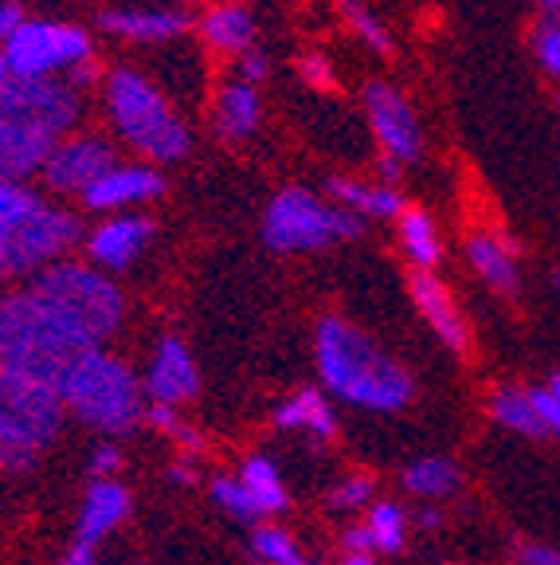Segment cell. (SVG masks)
I'll use <instances>...</instances> for the list:
<instances>
[{
  "instance_id": "obj_1",
  "label": "cell",
  "mask_w": 560,
  "mask_h": 565,
  "mask_svg": "<svg viewBox=\"0 0 560 565\" xmlns=\"http://www.w3.org/2000/svg\"><path fill=\"white\" fill-rule=\"evenodd\" d=\"M314 358L333 397L365 413H400L412 405L416 381L408 365L385 353L345 318L325 315L314 330Z\"/></svg>"
},
{
  "instance_id": "obj_2",
  "label": "cell",
  "mask_w": 560,
  "mask_h": 565,
  "mask_svg": "<svg viewBox=\"0 0 560 565\" xmlns=\"http://www.w3.org/2000/svg\"><path fill=\"white\" fill-rule=\"evenodd\" d=\"M90 350L103 345L35 287H20L0 299V365L60 388L71 365Z\"/></svg>"
},
{
  "instance_id": "obj_3",
  "label": "cell",
  "mask_w": 560,
  "mask_h": 565,
  "mask_svg": "<svg viewBox=\"0 0 560 565\" xmlns=\"http://www.w3.org/2000/svg\"><path fill=\"white\" fill-rule=\"evenodd\" d=\"M103 103L115 134L133 153H141V158L169 166V161H181L189 153V146H193V134L181 122V115H176L173 103L165 98V90L149 79V75H141V71L133 67L106 71Z\"/></svg>"
},
{
  "instance_id": "obj_4",
  "label": "cell",
  "mask_w": 560,
  "mask_h": 565,
  "mask_svg": "<svg viewBox=\"0 0 560 565\" xmlns=\"http://www.w3.org/2000/svg\"><path fill=\"white\" fill-rule=\"evenodd\" d=\"M67 413L103 436L133 433L146 416V388L130 365L110 350H90L71 365L60 385Z\"/></svg>"
},
{
  "instance_id": "obj_5",
  "label": "cell",
  "mask_w": 560,
  "mask_h": 565,
  "mask_svg": "<svg viewBox=\"0 0 560 565\" xmlns=\"http://www.w3.org/2000/svg\"><path fill=\"white\" fill-rule=\"evenodd\" d=\"M365 232V221L337 204L322 201L310 189H282L271 196L263 212V239L279 256H298V252H325L337 239H357Z\"/></svg>"
},
{
  "instance_id": "obj_6",
  "label": "cell",
  "mask_w": 560,
  "mask_h": 565,
  "mask_svg": "<svg viewBox=\"0 0 560 565\" xmlns=\"http://www.w3.org/2000/svg\"><path fill=\"white\" fill-rule=\"evenodd\" d=\"M35 291L52 299L55 307L67 310L98 345L106 338H115L118 327H122V315H126V299L118 291L115 279H106V271L90 264H71V259H60V264L44 267L40 275H32Z\"/></svg>"
},
{
  "instance_id": "obj_7",
  "label": "cell",
  "mask_w": 560,
  "mask_h": 565,
  "mask_svg": "<svg viewBox=\"0 0 560 565\" xmlns=\"http://www.w3.org/2000/svg\"><path fill=\"white\" fill-rule=\"evenodd\" d=\"M0 55H4V67H9L12 79H55L60 71L67 75L71 67L90 60L95 40L79 24L24 20V28L0 47Z\"/></svg>"
},
{
  "instance_id": "obj_8",
  "label": "cell",
  "mask_w": 560,
  "mask_h": 565,
  "mask_svg": "<svg viewBox=\"0 0 560 565\" xmlns=\"http://www.w3.org/2000/svg\"><path fill=\"white\" fill-rule=\"evenodd\" d=\"M63 413L60 388L0 365V440L44 451L60 436Z\"/></svg>"
},
{
  "instance_id": "obj_9",
  "label": "cell",
  "mask_w": 560,
  "mask_h": 565,
  "mask_svg": "<svg viewBox=\"0 0 560 565\" xmlns=\"http://www.w3.org/2000/svg\"><path fill=\"white\" fill-rule=\"evenodd\" d=\"M83 239V221L75 212L40 204L17 228V236L0 247V279H20V275H40L44 267L60 264L63 252Z\"/></svg>"
},
{
  "instance_id": "obj_10",
  "label": "cell",
  "mask_w": 560,
  "mask_h": 565,
  "mask_svg": "<svg viewBox=\"0 0 560 565\" xmlns=\"http://www.w3.org/2000/svg\"><path fill=\"white\" fill-rule=\"evenodd\" d=\"M83 115V95L67 79H4L0 83V122L67 138Z\"/></svg>"
},
{
  "instance_id": "obj_11",
  "label": "cell",
  "mask_w": 560,
  "mask_h": 565,
  "mask_svg": "<svg viewBox=\"0 0 560 565\" xmlns=\"http://www.w3.org/2000/svg\"><path fill=\"white\" fill-rule=\"evenodd\" d=\"M365 115H368L373 134H377V141L385 146V158L400 161V166L420 161L423 130H420V118H416V106L403 98V90H396L392 83H385V79H368Z\"/></svg>"
},
{
  "instance_id": "obj_12",
  "label": "cell",
  "mask_w": 560,
  "mask_h": 565,
  "mask_svg": "<svg viewBox=\"0 0 560 565\" xmlns=\"http://www.w3.org/2000/svg\"><path fill=\"white\" fill-rule=\"evenodd\" d=\"M115 146L98 134H67V138L55 141L52 158L44 166V185L52 193H75L83 196L98 177H106L115 169Z\"/></svg>"
},
{
  "instance_id": "obj_13",
  "label": "cell",
  "mask_w": 560,
  "mask_h": 565,
  "mask_svg": "<svg viewBox=\"0 0 560 565\" xmlns=\"http://www.w3.org/2000/svg\"><path fill=\"white\" fill-rule=\"evenodd\" d=\"M141 388H146V397L153 401V405H165V408L189 405V401L196 397V388H201L193 350H189L181 338H161L153 358H149Z\"/></svg>"
},
{
  "instance_id": "obj_14",
  "label": "cell",
  "mask_w": 560,
  "mask_h": 565,
  "mask_svg": "<svg viewBox=\"0 0 560 565\" xmlns=\"http://www.w3.org/2000/svg\"><path fill=\"white\" fill-rule=\"evenodd\" d=\"M153 232H158V224L149 221V216H130V212L95 224L83 236L90 267H98V271H126L130 264H138V256L149 247Z\"/></svg>"
},
{
  "instance_id": "obj_15",
  "label": "cell",
  "mask_w": 560,
  "mask_h": 565,
  "mask_svg": "<svg viewBox=\"0 0 560 565\" xmlns=\"http://www.w3.org/2000/svg\"><path fill=\"white\" fill-rule=\"evenodd\" d=\"M161 193H165L161 169L133 161V166H115L106 177H98L79 201L87 212H126V209H138V204L158 201Z\"/></svg>"
},
{
  "instance_id": "obj_16",
  "label": "cell",
  "mask_w": 560,
  "mask_h": 565,
  "mask_svg": "<svg viewBox=\"0 0 560 565\" xmlns=\"http://www.w3.org/2000/svg\"><path fill=\"white\" fill-rule=\"evenodd\" d=\"M408 291H412L416 310L428 318V327L439 334V342L451 345L455 353L471 350V330H466L463 315H459L455 295L446 291V282L439 279L435 271H412V279H408Z\"/></svg>"
},
{
  "instance_id": "obj_17",
  "label": "cell",
  "mask_w": 560,
  "mask_h": 565,
  "mask_svg": "<svg viewBox=\"0 0 560 565\" xmlns=\"http://www.w3.org/2000/svg\"><path fill=\"white\" fill-rule=\"evenodd\" d=\"M98 28L130 44H169L189 32V17L173 9H106L98 12Z\"/></svg>"
},
{
  "instance_id": "obj_18",
  "label": "cell",
  "mask_w": 560,
  "mask_h": 565,
  "mask_svg": "<svg viewBox=\"0 0 560 565\" xmlns=\"http://www.w3.org/2000/svg\"><path fill=\"white\" fill-rule=\"evenodd\" d=\"M55 141L60 138H52V134L0 122V181H9V185H24V181H32L35 173H44L47 158H52V150H55Z\"/></svg>"
},
{
  "instance_id": "obj_19",
  "label": "cell",
  "mask_w": 560,
  "mask_h": 565,
  "mask_svg": "<svg viewBox=\"0 0 560 565\" xmlns=\"http://www.w3.org/2000/svg\"><path fill=\"white\" fill-rule=\"evenodd\" d=\"M274 424H279L282 433L306 436L310 444H330L333 436H337V413H333L330 397L314 385L294 388V393L274 408Z\"/></svg>"
},
{
  "instance_id": "obj_20",
  "label": "cell",
  "mask_w": 560,
  "mask_h": 565,
  "mask_svg": "<svg viewBox=\"0 0 560 565\" xmlns=\"http://www.w3.org/2000/svg\"><path fill=\"white\" fill-rule=\"evenodd\" d=\"M325 193L333 196V204L360 221H400V212L408 209L396 185H385V181H357V177H330L325 181Z\"/></svg>"
},
{
  "instance_id": "obj_21",
  "label": "cell",
  "mask_w": 560,
  "mask_h": 565,
  "mask_svg": "<svg viewBox=\"0 0 560 565\" xmlns=\"http://www.w3.org/2000/svg\"><path fill=\"white\" fill-rule=\"evenodd\" d=\"M130 491L115 479H95L83 494V511H79V542L83 546H98V542L118 530L130 519Z\"/></svg>"
},
{
  "instance_id": "obj_22",
  "label": "cell",
  "mask_w": 560,
  "mask_h": 565,
  "mask_svg": "<svg viewBox=\"0 0 560 565\" xmlns=\"http://www.w3.org/2000/svg\"><path fill=\"white\" fill-rule=\"evenodd\" d=\"M263 122V98H259V87L244 79H231L228 87L216 95V106H212V126L224 141H244L251 138Z\"/></svg>"
},
{
  "instance_id": "obj_23",
  "label": "cell",
  "mask_w": 560,
  "mask_h": 565,
  "mask_svg": "<svg viewBox=\"0 0 560 565\" xmlns=\"http://www.w3.org/2000/svg\"><path fill=\"white\" fill-rule=\"evenodd\" d=\"M466 256H471V267L478 271V279L486 287H494L498 295H517V247L506 244L494 232H474L466 236Z\"/></svg>"
},
{
  "instance_id": "obj_24",
  "label": "cell",
  "mask_w": 560,
  "mask_h": 565,
  "mask_svg": "<svg viewBox=\"0 0 560 565\" xmlns=\"http://www.w3.org/2000/svg\"><path fill=\"white\" fill-rule=\"evenodd\" d=\"M201 35L212 52L247 55L255 44V17L244 9V4H236V0H228V4H212V9L201 17Z\"/></svg>"
},
{
  "instance_id": "obj_25",
  "label": "cell",
  "mask_w": 560,
  "mask_h": 565,
  "mask_svg": "<svg viewBox=\"0 0 560 565\" xmlns=\"http://www.w3.org/2000/svg\"><path fill=\"white\" fill-rule=\"evenodd\" d=\"M396 236H400L403 256L412 259L416 271H435L439 259H443V239H439V228L420 204H408L396 221Z\"/></svg>"
},
{
  "instance_id": "obj_26",
  "label": "cell",
  "mask_w": 560,
  "mask_h": 565,
  "mask_svg": "<svg viewBox=\"0 0 560 565\" xmlns=\"http://www.w3.org/2000/svg\"><path fill=\"white\" fill-rule=\"evenodd\" d=\"M491 416L502 424V428H509V433H517V436H529V440L549 436L545 433L541 413H537V405H534V388H521V385L494 388L491 393Z\"/></svg>"
},
{
  "instance_id": "obj_27",
  "label": "cell",
  "mask_w": 560,
  "mask_h": 565,
  "mask_svg": "<svg viewBox=\"0 0 560 565\" xmlns=\"http://www.w3.org/2000/svg\"><path fill=\"white\" fill-rule=\"evenodd\" d=\"M239 483H244V491L251 494L259 519H263V514H282L290 507L287 483H282L279 468H274L267 456H247L244 468H239Z\"/></svg>"
},
{
  "instance_id": "obj_28",
  "label": "cell",
  "mask_w": 560,
  "mask_h": 565,
  "mask_svg": "<svg viewBox=\"0 0 560 565\" xmlns=\"http://www.w3.org/2000/svg\"><path fill=\"white\" fill-rule=\"evenodd\" d=\"M365 530L368 546L373 554H400L403 542H408V514H403L400 503H388V499H377V503L365 511Z\"/></svg>"
},
{
  "instance_id": "obj_29",
  "label": "cell",
  "mask_w": 560,
  "mask_h": 565,
  "mask_svg": "<svg viewBox=\"0 0 560 565\" xmlns=\"http://www.w3.org/2000/svg\"><path fill=\"white\" fill-rule=\"evenodd\" d=\"M403 487H408V494L428 499V503H435V499H451V494L459 491V468L443 456L416 459L412 468L403 471Z\"/></svg>"
},
{
  "instance_id": "obj_30",
  "label": "cell",
  "mask_w": 560,
  "mask_h": 565,
  "mask_svg": "<svg viewBox=\"0 0 560 565\" xmlns=\"http://www.w3.org/2000/svg\"><path fill=\"white\" fill-rule=\"evenodd\" d=\"M251 554L259 565H317L310 562L302 550H298V542L290 539L282 526H259L251 534Z\"/></svg>"
},
{
  "instance_id": "obj_31",
  "label": "cell",
  "mask_w": 560,
  "mask_h": 565,
  "mask_svg": "<svg viewBox=\"0 0 560 565\" xmlns=\"http://www.w3.org/2000/svg\"><path fill=\"white\" fill-rule=\"evenodd\" d=\"M40 204H44V201H40L32 189L0 181V247L17 236V228L28 221V216H32L35 209H40Z\"/></svg>"
},
{
  "instance_id": "obj_32",
  "label": "cell",
  "mask_w": 560,
  "mask_h": 565,
  "mask_svg": "<svg viewBox=\"0 0 560 565\" xmlns=\"http://www.w3.org/2000/svg\"><path fill=\"white\" fill-rule=\"evenodd\" d=\"M342 17H345V24L353 28V35H360L373 52H380V55L392 52V35H388V28L380 24V17L368 9V4H360V0H342Z\"/></svg>"
},
{
  "instance_id": "obj_33",
  "label": "cell",
  "mask_w": 560,
  "mask_h": 565,
  "mask_svg": "<svg viewBox=\"0 0 560 565\" xmlns=\"http://www.w3.org/2000/svg\"><path fill=\"white\" fill-rule=\"evenodd\" d=\"M208 491H212V503H216L219 511H228L231 519H239V522H255V519H259V511H255L251 494L244 491L239 476H216L208 483Z\"/></svg>"
},
{
  "instance_id": "obj_34",
  "label": "cell",
  "mask_w": 560,
  "mask_h": 565,
  "mask_svg": "<svg viewBox=\"0 0 560 565\" xmlns=\"http://www.w3.org/2000/svg\"><path fill=\"white\" fill-rule=\"evenodd\" d=\"M373 494H377L373 476L353 471V476H345L342 483L330 491V507L333 511H360V507H373Z\"/></svg>"
},
{
  "instance_id": "obj_35",
  "label": "cell",
  "mask_w": 560,
  "mask_h": 565,
  "mask_svg": "<svg viewBox=\"0 0 560 565\" xmlns=\"http://www.w3.org/2000/svg\"><path fill=\"white\" fill-rule=\"evenodd\" d=\"M534 55L552 79H560V17H545L534 28Z\"/></svg>"
},
{
  "instance_id": "obj_36",
  "label": "cell",
  "mask_w": 560,
  "mask_h": 565,
  "mask_svg": "<svg viewBox=\"0 0 560 565\" xmlns=\"http://www.w3.org/2000/svg\"><path fill=\"white\" fill-rule=\"evenodd\" d=\"M298 75L306 79V87L322 90V95L337 90V75H333L330 60H325L322 52H306V55H302V60H298Z\"/></svg>"
},
{
  "instance_id": "obj_37",
  "label": "cell",
  "mask_w": 560,
  "mask_h": 565,
  "mask_svg": "<svg viewBox=\"0 0 560 565\" xmlns=\"http://www.w3.org/2000/svg\"><path fill=\"white\" fill-rule=\"evenodd\" d=\"M35 463H40V451L24 448V444L0 440V471H4V476H24Z\"/></svg>"
},
{
  "instance_id": "obj_38",
  "label": "cell",
  "mask_w": 560,
  "mask_h": 565,
  "mask_svg": "<svg viewBox=\"0 0 560 565\" xmlns=\"http://www.w3.org/2000/svg\"><path fill=\"white\" fill-rule=\"evenodd\" d=\"M118 468H122V451H118V444H98V448L90 451V471H95L98 479H110Z\"/></svg>"
},
{
  "instance_id": "obj_39",
  "label": "cell",
  "mask_w": 560,
  "mask_h": 565,
  "mask_svg": "<svg viewBox=\"0 0 560 565\" xmlns=\"http://www.w3.org/2000/svg\"><path fill=\"white\" fill-rule=\"evenodd\" d=\"M103 79H106V75H103V67L95 63V55H90V60H83L79 67H71V71H67V83H71L75 90H79V95H83V90H90V87H98Z\"/></svg>"
},
{
  "instance_id": "obj_40",
  "label": "cell",
  "mask_w": 560,
  "mask_h": 565,
  "mask_svg": "<svg viewBox=\"0 0 560 565\" xmlns=\"http://www.w3.org/2000/svg\"><path fill=\"white\" fill-rule=\"evenodd\" d=\"M24 9H20L17 0H0V47L9 44L12 35L20 32V28H24Z\"/></svg>"
},
{
  "instance_id": "obj_41",
  "label": "cell",
  "mask_w": 560,
  "mask_h": 565,
  "mask_svg": "<svg viewBox=\"0 0 560 565\" xmlns=\"http://www.w3.org/2000/svg\"><path fill=\"white\" fill-rule=\"evenodd\" d=\"M267 71H271V60H267L263 52H255V47L239 60V79L251 83V87H259V83L267 79Z\"/></svg>"
},
{
  "instance_id": "obj_42",
  "label": "cell",
  "mask_w": 560,
  "mask_h": 565,
  "mask_svg": "<svg viewBox=\"0 0 560 565\" xmlns=\"http://www.w3.org/2000/svg\"><path fill=\"white\" fill-rule=\"evenodd\" d=\"M517 562H521V565H560V550H557V546H541V542H534V546H521Z\"/></svg>"
},
{
  "instance_id": "obj_43",
  "label": "cell",
  "mask_w": 560,
  "mask_h": 565,
  "mask_svg": "<svg viewBox=\"0 0 560 565\" xmlns=\"http://www.w3.org/2000/svg\"><path fill=\"white\" fill-rule=\"evenodd\" d=\"M60 565H98L95 546H83V542H75V546H71L67 554H63Z\"/></svg>"
},
{
  "instance_id": "obj_44",
  "label": "cell",
  "mask_w": 560,
  "mask_h": 565,
  "mask_svg": "<svg viewBox=\"0 0 560 565\" xmlns=\"http://www.w3.org/2000/svg\"><path fill=\"white\" fill-rule=\"evenodd\" d=\"M193 479H196V463L189 456H181L173 463V483H193Z\"/></svg>"
},
{
  "instance_id": "obj_45",
  "label": "cell",
  "mask_w": 560,
  "mask_h": 565,
  "mask_svg": "<svg viewBox=\"0 0 560 565\" xmlns=\"http://www.w3.org/2000/svg\"><path fill=\"white\" fill-rule=\"evenodd\" d=\"M337 565H377V554H353V550H345Z\"/></svg>"
},
{
  "instance_id": "obj_46",
  "label": "cell",
  "mask_w": 560,
  "mask_h": 565,
  "mask_svg": "<svg viewBox=\"0 0 560 565\" xmlns=\"http://www.w3.org/2000/svg\"><path fill=\"white\" fill-rule=\"evenodd\" d=\"M439 522H443V519H439V511H420V526L423 530H435Z\"/></svg>"
},
{
  "instance_id": "obj_47",
  "label": "cell",
  "mask_w": 560,
  "mask_h": 565,
  "mask_svg": "<svg viewBox=\"0 0 560 565\" xmlns=\"http://www.w3.org/2000/svg\"><path fill=\"white\" fill-rule=\"evenodd\" d=\"M541 12L545 17H560V0H541Z\"/></svg>"
},
{
  "instance_id": "obj_48",
  "label": "cell",
  "mask_w": 560,
  "mask_h": 565,
  "mask_svg": "<svg viewBox=\"0 0 560 565\" xmlns=\"http://www.w3.org/2000/svg\"><path fill=\"white\" fill-rule=\"evenodd\" d=\"M9 79V67H4V55H0V83Z\"/></svg>"
},
{
  "instance_id": "obj_49",
  "label": "cell",
  "mask_w": 560,
  "mask_h": 565,
  "mask_svg": "<svg viewBox=\"0 0 560 565\" xmlns=\"http://www.w3.org/2000/svg\"><path fill=\"white\" fill-rule=\"evenodd\" d=\"M552 287L560 291V267H552Z\"/></svg>"
},
{
  "instance_id": "obj_50",
  "label": "cell",
  "mask_w": 560,
  "mask_h": 565,
  "mask_svg": "<svg viewBox=\"0 0 560 565\" xmlns=\"http://www.w3.org/2000/svg\"><path fill=\"white\" fill-rule=\"evenodd\" d=\"M189 4H201V0H189Z\"/></svg>"
}]
</instances>
